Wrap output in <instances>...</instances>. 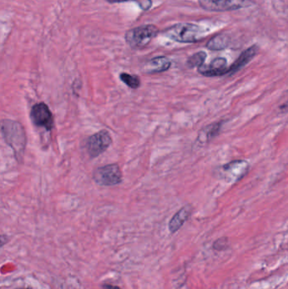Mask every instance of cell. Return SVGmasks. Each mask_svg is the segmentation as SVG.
<instances>
[{
    "instance_id": "cell-11",
    "label": "cell",
    "mask_w": 288,
    "mask_h": 289,
    "mask_svg": "<svg viewBox=\"0 0 288 289\" xmlns=\"http://www.w3.org/2000/svg\"><path fill=\"white\" fill-rule=\"evenodd\" d=\"M172 65L171 60L165 56H158L146 62L144 66V72L146 74L163 73L168 70Z\"/></svg>"
},
{
    "instance_id": "cell-10",
    "label": "cell",
    "mask_w": 288,
    "mask_h": 289,
    "mask_svg": "<svg viewBox=\"0 0 288 289\" xmlns=\"http://www.w3.org/2000/svg\"><path fill=\"white\" fill-rule=\"evenodd\" d=\"M258 52H259V47L257 45H253L249 48L245 50L239 58L236 59V61L231 65L230 67L228 68L227 75L232 76L233 74L239 72V70L245 67L255 57Z\"/></svg>"
},
{
    "instance_id": "cell-12",
    "label": "cell",
    "mask_w": 288,
    "mask_h": 289,
    "mask_svg": "<svg viewBox=\"0 0 288 289\" xmlns=\"http://www.w3.org/2000/svg\"><path fill=\"white\" fill-rule=\"evenodd\" d=\"M192 209L191 206L189 205L185 206L172 216L168 225L169 231L172 234H174L183 227V225L186 222L187 220L189 219V216L191 215Z\"/></svg>"
},
{
    "instance_id": "cell-6",
    "label": "cell",
    "mask_w": 288,
    "mask_h": 289,
    "mask_svg": "<svg viewBox=\"0 0 288 289\" xmlns=\"http://www.w3.org/2000/svg\"><path fill=\"white\" fill-rule=\"evenodd\" d=\"M249 168L247 161L235 160L229 164H225L220 169L221 178L228 183H235L244 178Z\"/></svg>"
},
{
    "instance_id": "cell-18",
    "label": "cell",
    "mask_w": 288,
    "mask_h": 289,
    "mask_svg": "<svg viewBox=\"0 0 288 289\" xmlns=\"http://www.w3.org/2000/svg\"><path fill=\"white\" fill-rule=\"evenodd\" d=\"M132 1L136 2L140 6V9L143 10H148L152 5V0H132Z\"/></svg>"
},
{
    "instance_id": "cell-4",
    "label": "cell",
    "mask_w": 288,
    "mask_h": 289,
    "mask_svg": "<svg viewBox=\"0 0 288 289\" xmlns=\"http://www.w3.org/2000/svg\"><path fill=\"white\" fill-rule=\"evenodd\" d=\"M202 9L207 11H233L237 9L250 7L252 0H198Z\"/></svg>"
},
{
    "instance_id": "cell-9",
    "label": "cell",
    "mask_w": 288,
    "mask_h": 289,
    "mask_svg": "<svg viewBox=\"0 0 288 289\" xmlns=\"http://www.w3.org/2000/svg\"><path fill=\"white\" fill-rule=\"evenodd\" d=\"M227 59L225 58H216L210 62L208 65H201L198 68L199 73L206 77L223 76L228 74L227 67Z\"/></svg>"
},
{
    "instance_id": "cell-8",
    "label": "cell",
    "mask_w": 288,
    "mask_h": 289,
    "mask_svg": "<svg viewBox=\"0 0 288 289\" xmlns=\"http://www.w3.org/2000/svg\"><path fill=\"white\" fill-rule=\"evenodd\" d=\"M31 119L36 126L44 128L47 131L52 130L54 126L52 112L50 111L49 108L44 102H40L32 107Z\"/></svg>"
},
{
    "instance_id": "cell-1",
    "label": "cell",
    "mask_w": 288,
    "mask_h": 289,
    "mask_svg": "<svg viewBox=\"0 0 288 289\" xmlns=\"http://www.w3.org/2000/svg\"><path fill=\"white\" fill-rule=\"evenodd\" d=\"M0 129L3 140L14 152L15 159L19 164H21L23 162L27 143L23 125L15 120H2L0 121Z\"/></svg>"
},
{
    "instance_id": "cell-19",
    "label": "cell",
    "mask_w": 288,
    "mask_h": 289,
    "mask_svg": "<svg viewBox=\"0 0 288 289\" xmlns=\"http://www.w3.org/2000/svg\"><path fill=\"white\" fill-rule=\"evenodd\" d=\"M7 241H8L7 237L3 236V235H0V248H2L5 245Z\"/></svg>"
},
{
    "instance_id": "cell-16",
    "label": "cell",
    "mask_w": 288,
    "mask_h": 289,
    "mask_svg": "<svg viewBox=\"0 0 288 289\" xmlns=\"http://www.w3.org/2000/svg\"><path fill=\"white\" fill-rule=\"evenodd\" d=\"M120 78L127 86L131 89H138L140 86V80L137 76L128 73L120 74Z\"/></svg>"
},
{
    "instance_id": "cell-5",
    "label": "cell",
    "mask_w": 288,
    "mask_h": 289,
    "mask_svg": "<svg viewBox=\"0 0 288 289\" xmlns=\"http://www.w3.org/2000/svg\"><path fill=\"white\" fill-rule=\"evenodd\" d=\"M93 178L101 186H114L122 182L123 174L118 164H108L96 168Z\"/></svg>"
},
{
    "instance_id": "cell-13",
    "label": "cell",
    "mask_w": 288,
    "mask_h": 289,
    "mask_svg": "<svg viewBox=\"0 0 288 289\" xmlns=\"http://www.w3.org/2000/svg\"><path fill=\"white\" fill-rule=\"evenodd\" d=\"M221 127H222V122L211 124L206 126L199 133L197 141L202 145L208 143L209 140H212L213 138L218 135L219 133L221 131Z\"/></svg>"
},
{
    "instance_id": "cell-17",
    "label": "cell",
    "mask_w": 288,
    "mask_h": 289,
    "mask_svg": "<svg viewBox=\"0 0 288 289\" xmlns=\"http://www.w3.org/2000/svg\"><path fill=\"white\" fill-rule=\"evenodd\" d=\"M228 246V239L226 237L218 239L213 244V248L217 251H221V250H224L225 248H227Z\"/></svg>"
},
{
    "instance_id": "cell-22",
    "label": "cell",
    "mask_w": 288,
    "mask_h": 289,
    "mask_svg": "<svg viewBox=\"0 0 288 289\" xmlns=\"http://www.w3.org/2000/svg\"></svg>"
},
{
    "instance_id": "cell-14",
    "label": "cell",
    "mask_w": 288,
    "mask_h": 289,
    "mask_svg": "<svg viewBox=\"0 0 288 289\" xmlns=\"http://www.w3.org/2000/svg\"><path fill=\"white\" fill-rule=\"evenodd\" d=\"M230 38L227 34H218L213 37L206 43L208 49L212 51H220L227 48L230 44Z\"/></svg>"
},
{
    "instance_id": "cell-21",
    "label": "cell",
    "mask_w": 288,
    "mask_h": 289,
    "mask_svg": "<svg viewBox=\"0 0 288 289\" xmlns=\"http://www.w3.org/2000/svg\"><path fill=\"white\" fill-rule=\"evenodd\" d=\"M108 3H124V2H128V1H132V0H107Z\"/></svg>"
},
{
    "instance_id": "cell-3",
    "label": "cell",
    "mask_w": 288,
    "mask_h": 289,
    "mask_svg": "<svg viewBox=\"0 0 288 289\" xmlns=\"http://www.w3.org/2000/svg\"><path fill=\"white\" fill-rule=\"evenodd\" d=\"M159 34V29L154 25H145L128 30L125 33V41L133 49L146 47L153 38Z\"/></svg>"
},
{
    "instance_id": "cell-2",
    "label": "cell",
    "mask_w": 288,
    "mask_h": 289,
    "mask_svg": "<svg viewBox=\"0 0 288 289\" xmlns=\"http://www.w3.org/2000/svg\"><path fill=\"white\" fill-rule=\"evenodd\" d=\"M202 33L201 27L194 24L178 23L164 30L163 35L181 43H194L200 41Z\"/></svg>"
},
{
    "instance_id": "cell-15",
    "label": "cell",
    "mask_w": 288,
    "mask_h": 289,
    "mask_svg": "<svg viewBox=\"0 0 288 289\" xmlns=\"http://www.w3.org/2000/svg\"><path fill=\"white\" fill-rule=\"evenodd\" d=\"M206 57V53L204 52V51H201V52L195 53L194 55L189 57L188 61H187V66L189 69H193V68L195 67L199 68L205 64Z\"/></svg>"
},
{
    "instance_id": "cell-20",
    "label": "cell",
    "mask_w": 288,
    "mask_h": 289,
    "mask_svg": "<svg viewBox=\"0 0 288 289\" xmlns=\"http://www.w3.org/2000/svg\"><path fill=\"white\" fill-rule=\"evenodd\" d=\"M102 288H103V289H121L120 287L110 285V284H105Z\"/></svg>"
},
{
    "instance_id": "cell-7",
    "label": "cell",
    "mask_w": 288,
    "mask_h": 289,
    "mask_svg": "<svg viewBox=\"0 0 288 289\" xmlns=\"http://www.w3.org/2000/svg\"><path fill=\"white\" fill-rule=\"evenodd\" d=\"M112 142L110 134L107 130H101L88 139L86 143L88 154L91 158H97L108 149Z\"/></svg>"
}]
</instances>
